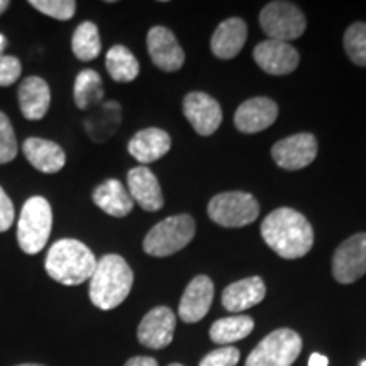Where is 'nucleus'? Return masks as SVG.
<instances>
[{
	"instance_id": "obj_1",
	"label": "nucleus",
	"mask_w": 366,
	"mask_h": 366,
	"mask_svg": "<svg viewBox=\"0 0 366 366\" xmlns=\"http://www.w3.org/2000/svg\"><path fill=\"white\" fill-rule=\"evenodd\" d=\"M264 242L285 259L302 258L312 249L314 229L304 214L280 207L268 214L259 227Z\"/></svg>"
},
{
	"instance_id": "obj_2",
	"label": "nucleus",
	"mask_w": 366,
	"mask_h": 366,
	"mask_svg": "<svg viewBox=\"0 0 366 366\" xmlns=\"http://www.w3.org/2000/svg\"><path fill=\"white\" fill-rule=\"evenodd\" d=\"M132 283H134V273L122 256H102L90 278L92 304L102 310L119 307L129 295Z\"/></svg>"
},
{
	"instance_id": "obj_3",
	"label": "nucleus",
	"mask_w": 366,
	"mask_h": 366,
	"mask_svg": "<svg viewBox=\"0 0 366 366\" xmlns=\"http://www.w3.org/2000/svg\"><path fill=\"white\" fill-rule=\"evenodd\" d=\"M44 267L54 282L75 287L90 280L97 267V259L81 241L59 239L49 248Z\"/></svg>"
},
{
	"instance_id": "obj_4",
	"label": "nucleus",
	"mask_w": 366,
	"mask_h": 366,
	"mask_svg": "<svg viewBox=\"0 0 366 366\" xmlns=\"http://www.w3.org/2000/svg\"><path fill=\"white\" fill-rule=\"evenodd\" d=\"M53 210L44 197H31L22 205L17 224V242L26 254H36L44 248L51 234Z\"/></svg>"
},
{
	"instance_id": "obj_5",
	"label": "nucleus",
	"mask_w": 366,
	"mask_h": 366,
	"mask_svg": "<svg viewBox=\"0 0 366 366\" xmlns=\"http://www.w3.org/2000/svg\"><path fill=\"white\" fill-rule=\"evenodd\" d=\"M195 236V221L189 214L163 219L146 234L143 248L154 258H167L190 244Z\"/></svg>"
},
{
	"instance_id": "obj_6",
	"label": "nucleus",
	"mask_w": 366,
	"mask_h": 366,
	"mask_svg": "<svg viewBox=\"0 0 366 366\" xmlns=\"http://www.w3.org/2000/svg\"><path fill=\"white\" fill-rule=\"evenodd\" d=\"M207 214L217 226L244 227L259 216V204L246 192H224L210 199Z\"/></svg>"
},
{
	"instance_id": "obj_7",
	"label": "nucleus",
	"mask_w": 366,
	"mask_h": 366,
	"mask_svg": "<svg viewBox=\"0 0 366 366\" xmlns=\"http://www.w3.org/2000/svg\"><path fill=\"white\" fill-rule=\"evenodd\" d=\"M300 351L299 334L292 329H277L251 351L244 366H292Z\"/></svg>"
},
{
	"instance_id": "obj_8",
	"label": "nucleus",
	"mask_w": 366,
	"mask_h": 366,
	"mask_svg": "<svg viewBox=\"0 0 366 366\" xmlns=\"http://www.w3.org/2000/svg\"><path fill=\"white\" fill-rule=\"evenodd\" d=\"M259 26L268 39L290 43L304 34L307 21L304 12L292 2H269L259 12Z\"/></svg>"
},
{
	"instance_id": "obj_9",
	"label": "nucleus",
	"mask_w": 366,
	"mask_h": 366,
	"mask_svg": "<svg viewBox=\"0 0 366 366\" xmlns=\"http://www.w3.org/2000/svg\"><path fill=\"white\" fill-rule=\"evenodd\" d=\"M366 273V232L342 241L332 256V277L342 285L358 282Z\"/></svg>"
},
{
	"instance_id": "obj_10",
	"label": "nucleus",
	"mask_w": 366,
	"mask_h": 366,
	"mask_svg": "<svg viewBox=\"0 0 366 366\" xmlns=\"http://www.w3.org/2000/svg\"><path fill=\"white\" fill-rule=\"evenodd\" d=\"M317 157V139L310 132L283 137L272 148V158L283 170L295 172L309 167Z\"/></svg>"
},
{
	"instance_id": "obj_11",
	"label": "nucleus",
	"mask_w": 366,
	"mask_h": 366,
	"mask_svg": "<svg viewBox=\"0 0 366 366\" xmlns=\"http://www.w3.org/2000/svg\"><path fill=\"white\" fill-rule=\"evenodd\" d=\"M183 114L197 134L212 136L222 122V109L205 92H190L183 99Z\"/></svg>"
},
{
	"instance_id": "obj_12",
	"label": "nucleus",
	"mask_w": 366,
	"mask_h": 366,
	"mask_svg": "<svg viewBox=\"0 0 366 366\" xmlns=\"http://www.w3.org/2000/svg\"><path fill=\"white\" fill-rule=\"evenodd\" d=\"M253 58L256 65L264 73L274 76L288 75L299 66L300 54L290 43H283V41L267 39L263 43L256 44Z\"/></svg>"
},
{
	"instance_id": "obj_13",
	"label": "nucleus",
	"mask_w": 366,
	"mask_h": 366,
	"mask_svg": "<svg viewBox=\"0 0 366 366\" xmlns=\"http://www.w3.org/2000/svg\"><path fill=\"white\" fill-rule=\"evenodd\" d=\"M146 46L151 61L163 71H178L185 65V53L178 44L175 34L168 27L154 26L151 27Z\"/></svg>"
},
{
	"instance_id": "obj_14",
	"label": "nucleus",
	"mask_w": 366,
	"mask_h": 366,
	"mask_svg": "<svg viewBox=\"0 0 366 366\" xmlns=\"http://www.w3.org/2000/svg\"><path fill=\"white\" fill-rule=\"evenodd\" d=\"M177 327V317L172 309L159 305L151 309L137 327V340L151 350H162L173 341Z\"/></svg>"
},
{
	"instance_id": "obj_15",
	"label": "nucleus",
	"mask_w": 366,
	"mask_h": 366,
	"mask_svg": "<svg viewBox=\"0 0 366 366\" xmlns=\"http://www.w3.org/2000/svg\"><path fill=\"white\" fill-rule=\"evenodd\" d=\"M214 300V283L207 274H197L183 292L178 315L183 322H199L210 310Z\"/></svg>"
},
{
	"instance_id": "obj_16",
	"label": "nucleus",
	"mask_w": 366,
	"mask_h": 366,
	"mask_svg": "<svg viewBox=\"0 0 366 366\" xmlns=\"http://www.w3.org/2000/svg\"><path fill=\"white\" fill-rule=\"evenodd\" d=\"M278 105L268 97H253L242 102L234 114V126L244 134L268 129L277 121Z\"/></svg>"
},
{
	"instance_id": "obj_17",
	"label": "nucleus",
	"mask_w": 366,
	"mask_h": 366,
	"mask_svg": "<svg viewBox=\"0 0 366 366\" xmlns=\"http://www.w3.org/2000/svg\"><path fill=\"white\" fill-rule=\"evenodd\" d=\"M127 192L131 199L146 212H157L164 199L157 175L148 167H136L127 173Z\"/></svg>"
},
{
	"instance_id": "obj_18",
	"label": "nucleus",
	"mask_w": 366,
	"mask_h": 366,
	"mask_svg": "<svg viewBox=\"0 0 366 366\" xmlns=\"http://www.w3.org/2000/svg\"><path fill=\"white\" fill-rule=\"evenodd\" d=\"M172 148V137L159 127H148L131 137L127 151L141 164H149L163 158Z\"/></svg>"
},
{
	"instance_id": "obj_19",
	"label": "nucleus",
	"mask_w": 366,
	"mask_h": 366,
	"mask_svg": "<svg viewBox=\"0 0 366 366\" xmlns=\"http://www.w3.org/2000/svg\"><path fill=\"white\" fill-rule=\"evenodd\" d=\"M248 39V26L241 17H231L216 27L210 38V49L219 59H232L241 53Z\"/></svg>"
},
{
	"instance_id": "obj_20",
	"label": "nucleus",
	"mask_w": 366,
	"mask_h": 366,
	"mask_svg": "<svg viewBox=\"0 0 366 366\" xmlns=\"http://www.w3.org/2000/svg\"><path fill=\"white\" fill-rule=\"evenodd\" d=\"M264 295H267V287L262 278L249 277L224 288L221 300L227 312L236 314L262 304Z\"/></svg>"
},
{
	"instance_id": "obj_21",
	"label": "nucleus",
	"mask_w": 366,
	"mask_h": 366,
	"mask_svg": "<svg viewBox=\"0 0 366 366\" xmlns=\"http://www.w3.org/2000/svg\"><path fill=\"white\" fill-rule=\"evenodd\" d=\"M22 151L27 162L43 173H58L66 163L65 151L54 141L27 137L22 144Z\"/></svg>"
},
{
	"instance_id": "obj_22",
	"label": "nucleus",
	"mask_w": 366,
	"mask_h": 366,
	"mask_svg": "<svg viewBox=\"0 0 366 366\" xmlns=\"http://www.w3.org/2000/svg\"><path fill=\"white\" fill-rule=\"evenodd\" d=\"M51 104V90L39 76H27L19 86V107L27 121H41Z\"/></svg>"
},
{
	"instance_id": "obj_23",
	"label": "nucleus",
	"mask_w": 366,
	"mask_h": 366,
	"mask_svg": "<svg viewBox=\"0 0 366 366\" xmlns=\"http://www.w3.org/2000/svg\"><path fill=\"white\" fill-rule=\"evenodd\" d=\"M94 204L112 217H126L134 209V200L119 180H105L94 190Z\"/></svg>"
},
{
	"instance_id": "obj_24",
	"label": "nucleus",
	"mask_w": 366,
	"mask_h": 366,
	"mask_svg": "<svg viewBox=\"0 0 366 366\" xmlns=\"http://www.w3.org/2000/svg\"><path fill=\"white\" fill-rule=\"evenodd\" d=\"M254 329V320L248 315H231L219 319L210 327V340L216 345L227 346L248 337Z\"/></svg>"
},
{
	"instance_id": "obj_25",
	"label": "nucleus",
	"mask_w": 366,
	"mask_h": 366,
	"mask_svg": "<svg viewBox=\"0 0 366 366\" xmlns=\"http://www.w3.org/2000/svg\"><path fill=\"white\" fill-rule=\"evenodd\" d=\"M105 68L111 79L119 84H129L139 75V61L131 53V49L122 44H116L109 49L105 56Z\"/></svg>"
},
{
	"instance_id": "obj_26",
	"label": "nucleus",
	"mask_w": 366,
	"mask_h": 366,
	"mask_svg": "<svg viewBox=\"0 0 366 366\" xmlns=\"http://www.w3.org/2000/svg\"><path fill=\"white\" fill-rule=\"evenodd\" d=\"M73 99H75L76 107L81 111H89V109L100 105L104 99V84L97 71L84 70L76 75Z\"/></svg>"
},
{
	"instance_id": "obj_27",
	"label": "nucleus",
	"mask_w": 366,
	"mask_h": 366,
	"mask_svg": "<svg viewBox=\"0 0 366 366\" xmlns=\"http://www.w3.org/2000/svg\"><path fill=\"white\" fill-rule=\"evenodd\" d=\"M119 122H121V107L111 100L100 105L99 112L92 114V117L86 119L85 127L92 139L102 143L116 132Z\"/></svg>"
},
{
	"instance_id": "obj_28",
	"label": "nucleus",
	"mask_w": 366,
	"mask_h": 366,
	"mask_svg": "<svg viewBox=\"0 0 366 366\" xmlns=\"http://www.w3.org/2000/svg\"><path fill=\"white\" fill-rule=\"evenodd\" d=\"M71 49L80 61H92V59L97 58L100 49H102L99 27L90 21L81 22L73 33Z\"/></svg>"
},
{
	"instance_id": "obj_29",
	"label": "nucleus",
	"mask_w": 366,
	"mask_h": 366,
	"mask_svg": "<svg viewBox=\"0 0 366 366\" xmlns=\"http://www.w3.org/2000/svg\"><path fill=\"white\" fill-rule=\"evenodd\" d=\"M342 43L351 61L366 68V22H355L347 27Z\"/></svg>"
},
{
	"instance_id": "obj_30",
	"label": "nucleus",
	"mask_w": 366,
	"mask_h": 366,
	"mask_svg": "<svg viewBox=\"0 0 366 366\" xmlns=\"http://www.w3.org/2000/svg\"><path fill=\"white\" fill-rule=\"evenodd\" d=\"M29 6L58 21H70L76 11V2L73 0H31Z\"/></svg>"
},
{
	"instance_id": "obj_31",
	"label": "nucleus",
	"mask_w": 366,
	"mask_h": 366,
	"mask_svg": "<svg viewBox=\"0 0 366 366\" xmlns=\"http://www.w3.org/2000/svg\"><path fill=\"white\" fill-rule=\"evenodd\" d=\"M17 157V139L12 122L6 114L0 112V164L11 163Z\"/></svg>"
},
{
	"instance_id": "obj_32",
	"label": "nucleus",
	"mask_w": 366,
	"mask_h": 366,
	"mask_svg": "<svg viewBox=\"0 0 366 366\" xmlns=\"http://www.w3.org/2000/svg\"><path fill=\"white\" fill-rule=\"evenodd\" d=\"M239 350L234 346H222L210 351L199 366H236L239 361Z\"/></svg>"
},
{
	"instance_id": "obj_33",
	"label": "nucleus",
	"mask_w": 366,
	"mask_h": 366,
	"mask_svg": "<svg viewBox=\"0 0 366 366\" xmlns=\"http://www.w3.org/2000/svg\"><path fill=\"white\" fill-rule=\"evenodd\" d=\"M22 73L21 61L16 56L0 54V86H11L19 80Z\"/></svg>"
},
{
	"instance_id": "obj_34",
	"label": "nucleus",
	"mask_w": 366,
	"mask_h": 366,
	"mask_svg": "<svg viewBox=\"0 0 366 366\" xmlns=\"http://www.w3.org/2000/svg\"><path fill=\"white\" fill-rule=\"evenodd\" d=\"M14 216H16V212H14L12 200L9 199L6 190L0 187V232H6L7 229H11Z\"/></svg>"
},
{
	"instance_id": "obj_35",
	"label": "nucleus",
	"mask_w": 366,
	"mask_h": 366,
	"mask_svg": "<svg viewBox=\"0 0 366 366\" xmlns=\"http://www.w3.org/2000/svg\"><path fill=\"white\" fill-rule=\"evenodd\" d=\"M124 366H158V361L149 356H134V358L127 360Z\"/></svg>"
},
{
	"instance_id": "obj_36",
	"label": "nucleus",
	"mask_w": 366,
	"mask_h": 366,
	"mask_svg": "<svg viewBox=\"0 0 366 366\" xmlns=\"http://www.w3.org/2000/svg\"><path fill=\"white\" fill-rule=\"evenodd\" d=\"M309 366H329V360L324 355L314 353L309 358Z\"/></svg>"
},
{
	"instance_id": "obj_37",
	"label": "nucleus",
	"mask_w": 366,
	"mask_h": 366,
	"mask_svg": "<svg viewBox=\"0 0 366 366\" xmlns=\"http://www.w3.org/2000/svg\"><path fill=\"white\" fill-rule=\"evenodd\" d=\"M7 7H11V2L9 0H0V16L7 11Z\"/></svg>"
},
{
	"instance_id": "obj_38",
	"label": "nucleus",
	"mask_w": 366,
	"mask_h": 366,
	"mask_svg": "<svg viewBox=\"0 0 366 366\" xmlns=\"http://www.w3.org/2000/svg\"><path fill=\"white\" fill-rule=\"evenodd\" d=\"M6 46H7V39L4 38L2 34H0V54H4V49H6Z\"/></svg>"
},
{
	"instance_id": "obj_39",
	"label": "nucleus",
	"mask_w": 366,
	"mask_h": 366,
	"mask_svg": "<svg viewBox=\"0 0 366 366\" xmlns=\"http://www.w3.org/2000/svg\"><path fill=\"white\" fill-rule=\"evenodd\" d=\"M17 366H44V365H36V363H24V365H17Z\"/></svg>"
},
{
	"instance_id": "obj_40",
	"label": "nucleus",
	"mask_w": 366,
	"mask_h": 366,
	"mask_svg": "<svg viewBox=\"0 0 366 366\" xmlns=\"http://www.w3.org/2000/svg\"><path fill=\"white\" fill-rule=\"evenodd\" d=\"M168 366H183V365H180V363H172V365H168Z\"/></svg>"
},
{
	"instance_id": "obj_41",
	"label": "nucleus",
	"mask_w": 366,
	"mask_h": 366,
	"mask_svg": "<svg viewBox=\"0 0 366 366\" xmlns=\"http://www.w3.org/2000/svg\"><path fill=\"white\" fill-rule=\"evenodd\" d=\"M360 366H366V360H365V361H363V363H361Z\"/></svg>"
}]
</instances>
